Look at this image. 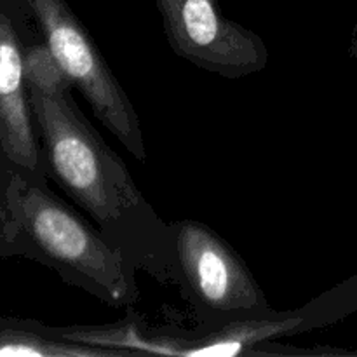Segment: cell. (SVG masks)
Returning a JSON list of instances; mask_svg holds the SVG:
<instances>
[{"label":"cell","instance_id":"cell-9","mask_svg":"<svg viewBox=\"0 0 357 357\" xmlns=\"http://www.w3.org/2000/svg\"><path fill=\"white\" fill-rule=\"evenodd\" d=\"M23 63L24 75L30 87L44 93L75 89L63 66L56 59L54 52L42 38L30 40L26 44L23 42Z\"/></svg>","mask_w":357,"mask_h":357},{"label":"cell","instance_id":"cell-3","mask_svg":"<svg viewBox=\"0 0 357 357\" xmlns=\"http://www.w3.org/2000/svg\"><path fill=\"white\" fill-rule=\"evenodd\" d=\"M40 37L73 87L86 98L94 117L135 159L146 160L139 115L100 47L66 0H24Z\"/></svg>","mask_w":357,"mask_h":357},{"label":"cell","instance_id":"cell-10","mask_svg":"<svg viewBox=\"0 0 357 357\" xmlns=\"http://www.w3.org/2000/svg\"><path fill=\"white\" fill-rule=\"evenodd\" d=\"M351 56L357 61V28L354 30V35H352V42H351Z\"/></svg>","mask_w":357,"mask_h":357},{"label":"cell","instance_id":"cell-4","mask_svg":"<svg viewBox=\"0 0 357 357\" xmlns=\"http://www.w3.org/2000/svg\"><path fill=\"white\" fill-rule=\"evenodd\" d=\"M169 232L181 284L201 316L222 323L278 314L241 255L211 227L178 220L169 223Z\"/></svg>","mask_w":357,"mask_h":357},{"label":"cell","instance_id":"cell-1","mask_svg":"<svg viewBox=\"0 0 357 357\" xmlns=\"http://www.w3.org/2000/svg\"><path fill=\"white\" fill-rule=\"evenodd\" d=\"M30 89L44 174L54 180L98 229L124 248L136 265L155 271L171 246L164 225L136 187L124 160L80 112L73 89Z\"/></svg>","mask_w":357,"mask_h":357},{"label":"cell","instance_id":"cell-2","mask_svg":"<svg viewBox=\"0 0 357 357\" xmlns=\"http://www.w3.org/2000/svg\"><path fill=\"white\" fill-rule=\"evenodd\" d=\"M45 178L2 160L0 255L38 261L107 305L138 302L131 257L61 201Z\"/></svg>","mask_w":357,"mask_h":357},{"label":"cell","instance_id":"cell-8","mask_svg":"<svg viewBox=\"0 0 357 357\" xmlns=\"http://www.w3.org/2000/svg\"><path fill=\"white\" fill-rule=\"evenodd\" d=\"M0 356L2 357H110L131 356L124 351L94 347L66 340L51 328L33 321L3 317L0 321Z\"/></svg>","mask_w":357,"mask_h":357},{"label":"cell","instance_id":"cell-7","mask_svg":"<svg viewBox=\"0 0 357 357\" xmlns=\"http://www.w3.org/2000/svg\"><path fill=\"white\" fill-rule=\"evenodd\" d=\"M26 14L24 0H0V149L3 162L44 174L23 63Z\"/></svg>","mask_w":357,"mask_h":357},{"label":"cell","instance_id":"cell-5","mask_svg":"<svg viewBox=\"0 0 357 357\" xmlns=\"http://www.w3.org/2000/svg\"><path fill=\"white\" fill-rule=\"evenodd\" d=\"M302 321L296 314H275L268 317L222 321L206 331L149 330L136 321H121L105 326H70L51 330L66 340L124 351L131 356L232 357L253 352V349L264 342L293 333Z\"/></svg>","mask_w":357,"mask_h":357},{"label":"cell","instance_id":"cell-6","mask_svg":"<svg viewBox=\"0 0 357 357\" xmlns=\"http://www.w3.org/2000/svg\"><path fill=\"white\" fill-rule=\"evenodd\" d=\"M171 51L195 68L243 79L268 65L264 38L223 14L218 0H155Z\"/></svg>","mask_w":357,"mask_h":357}]
</instances>
